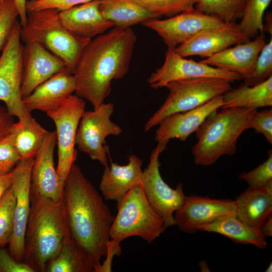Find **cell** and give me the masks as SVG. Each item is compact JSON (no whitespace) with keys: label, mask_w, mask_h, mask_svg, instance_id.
Here are the masks:
<instances>
[{"label":"cell","mask_w":272,"mask_h":272,"mask_svg":"<svg viewBox=\"0 0 272 272\" xmlns=\"http://www.w3.org/2000/svg\"><path fill=\"white\" fill-rule=\"evenodd\" d=\"M61 201L69 238L81 259L85 272H93L106 255L114 217L75 163L65 181Z\"/></svg>","instance_id":"1"},{"label":"cell","mask_w":272,"mask_h":272,"mask_svg":"<svg viewBox=\"0 0 272 272\" xmlns=\"http://www.w3.org/2000/svg\"><path fill=\"white\" fill-rule=\"evenodd\" d=\"M137 36L130 28H114L91 39L83 50L73 75L77 96L94 108L104 103L111 81L127 73Z\"/></svg>","instance_id":"2"},{"label":"cell","mask_w":272,"mask_h":272,"mask_svg":"<svg viewBox=\"0 0 272 272\" xmlns=\"http://www.w3.org/2000/svg\"><path fill=\"white\" fill-rule=\"evenodd\" d=\"M67 232L62 201L30 189V211L24 238L23 262L34 272H45L58 254Z\"/></svg>","instance_id":"3"},{"label":"cell","mask_w":272,"mask_h":272,"mask_svg":"<svg viewBox=\"0 0 272 272\" xmlns=\"http://www.w3.org/2000/svg\"><path fill=\"white\" fill-rule=\"evenodd\" d=\"M255 108L229 107L211 113L195 131L192 154L197 165L209 166L223 155L235 154L239 136L247 129Z\"/></svg>","instance_id":"4"},{"label":"cell","mask_w":272,"mask_h":272,"mask_svg":"<svg viewBox=\"0 0 272 272\" xmlns=\"http://www.w3.org/2000/svg\"><path fill=\"white\" fill-rule=\"evenodd\" d=\"M59 11L46 9L27 13L26 25L20 30L25 43L36 42L60 58L66 70L73 74L81 54L92 39L78 37L69 33L58 17Z\"/></svg>","instance_id":"5"},{"label":"cell","mask_w":272,"mask_h":272,"mask_svg":"<svg viewBox=\"0 0 272 272\" xmlns=\"http://www.w3.org/2000/svg\"><path fill=\"white\" fill-rule=\"evenodd\" d=\"M116 208L109 232L110 239L115 242L137 236L151 243L167 229L148 202L141 182L117 202Z\"/></svg>","instance_id":"6"},{"label":"cell","mask_w":272,"mask_h":272,"mask_svg":"<svg viewBox=\"0 0 272 272\" xmlns=\"http://www.w3.org/2000/svg\"><path fill=\"white\" fill-rule=\"evenodd\" d=\"M230 82L221 78L203 77L175 80L166 84L169 94L162 106L144 126L149 131L168 116L196 108L232 89Z\"/></svg>","instance_id":"7"},{"label":"cell","mask_w":272,"mask_h":272,"mask_svg":"<svg viewBox=\"0 0 272 272\" xmlns=\"http://www.w3.org/2000/svg\"><path fill=\"white\" fill-rule=\"evenodd\" d=\"M21 28L17 21L0 56V101L5 103L11 115L24 120L32 115L24 107L21 95Z\"/></svg>","instance_id":"8"},{"label":"cell","mask_w":272,"mask_h":272,"mask_svg":"<svg viewBox=\"0 0 272 272\" xmlns=\"http://www.w3.org/2000/svg\"><path fill=\"white\" fill-rule=\"evenodd\" d=\"M85 106L83 99L71 95L59 107L46 113L55 125L58 154L56 171L63 183L77 158L76 134Z\"/></svg>","instance_id":"9"},{"label":"cell","mask_w":272,"mask_h":272,"mask_svg":"<svg viewBox=\"0 0 272 272\" xmlns=\"http://www.w3.org/2000/svg\"><path fill=\"white\" fill-rule=\"evenodd\" d=\"M168 142L158 143L150 156L148 167L143 171L141 182L151 206L161 218L166 228L175 225V212L182 205L186 196L182 183L171 188L163 179L159 171L160 154Z\"/></svg>","instance_id":"10"},{"label":"cell","mask_w":272,"mask_h":272,"mask_svg":"<svg viewBox=\"0 0 272 272\" xmlns=\"http://www.w3.org/2000/svg\"><path fill=\"white\" fill-rule=\"evenodd\" d=\"M114 104L102 103L93 111H85L78 127L76 145L81 152L93 160L107 166L105 139L109 135H118L121 127L110 120Z\"/></svg>","instance_id":"11"},{"label":"cell","mask_w":272,"mask_h":272,"mask_svg":"<svg viewBox=\"0 0 272 272\" xmlns=\"http://www.w3.org/2000/svg\"><path fill=\"white\" fill-rule=\"evenodd\" d=\"M225 23L218 18L195 9L165 20H151L142 24L155 31L168 48L174 49L199 32Z\"/></svg>","instance_id":"12"},{"label":"cell","mask_w":272,"mask_h":272,"mask_svg":"<svg viewBox=\"0 0 272 272\" xmlns=\"http://www.w3.org/2000/svg\"><path fill=\"white\" fill-rule=\"evenodd\" d=\"M236 210L235 200L191 195L185 196L174 217L180 231L194 234L200 226L223 217L236 216Z\"/></svg>","instance_id":"13"},{"label":"cell","mask_w":272,"mask_h":272,"mask_svg":"<svg viewBox=\"0 0 272 272\" xmlns=\"http://www.w3.org/2000/svg\"><path fill=\"white\" fill-rule=\"evenodd\" d=\"M203 77L221 78L230 83L242 79L237 73L220 70L201 61L185 59L174 49L168 48L164 64L151 74L148 83L151 88L158 89L173 81Z\"/></svg>","instance_id":"14"},{"label":"cell","mask_w":272,"mask_h":272,"mask_svg":"<svg viewBox=\"0 0 272 272\" xmlns=\"http://www.w3.org/2000/svg\"><path fill=\"white\" fill-rule=\"evenodd\" d=\"M34 158L21 160L14 168L12 187L15 196L14 229L9 251L17 261L23 262L24 238L30 211L31 174Z\"/></svg>","instance_id":"15"},{"label":"cell","mask_w":272,"mask_h":272,"mask_svg":"<svg viewBox=\"0 0 272 272\" xmlns=\"http://www.w3.org/2000/svg\"><path fill=\"white\" fill-rule=\"evenodd\" d=\"M25 44L21 52L22 98L55 74L66 70L60 58L39 43Z\"/></svg>","instance_id":"16"},{"label":"cell","mask_w":272,"mask_h":272,"mask_svg":"<svg viewBox=\"0 0 272 272\" xmlns=\"http://www.w3.org/2000/svg\"><path fill=\"white\" fill-rule=\"evenodd\" d=\"M250 40L236 22L225 23L199 32L174 50L183 57L198 55L207 58L230 46Z\"/></svg>","instance_id":"17"},{"label":"cell","mask_w":272,"mask_h":272,"mask_svg":"<svg viewBox=\"0 0 272 272\" xmlns=\"http://www.w3.org/2000/svg\"><path fill=\"white\" fill-rule=\"evenodd\" d=\"M55 131H49L34 158L30 189L55 202L61 201L64 183L59 179L53 162Z\"/></svg>","instance_id":"18"},{"label":"cell","mask_w":272,"mask_h":272,"mask_svg":"<svg viewBox=\"0 0 272 272\" xmlns=\"http://www.w3.org/2000/svg\"><path fill=\"white\" fill-rule=\"evenodd\" d=\"M264 33L254 40L228 47L200 61L214 67L239 74L244 82L252 75L257 58L265 44Z\"/></svg>","instance_id":"19"},{"label":"cell","mask_w":272,"mask_h":272,"mask_svg":"<svg viewBox=\"0 0 272 272\" xmlns=\"http://www.w3.org/2000/svg\"><path fill=\"white\" fill-rule=\"evenodd\" d=\"M223 103V95H219L196 108L168 116L158 125L155 140L158 143L169 142L171 139L177 138L185 141L211 113L222 107Z\"/></svg>","instance_id":"20"},{"label":"cell","mask_w":272,"mask_h":272,"mask_svg":"<svg viewBox=\"0 0 272 272\" xmlns=\"http://www.w3.org/2000/svg\"><path fill=\"white\" fill-rule=\"evenodd\" d=\"M99 0H94L59 11V19L63 27L78 37L92 39L114 27L105 19L99 9Z\"/></svg>","instance_id":"21"},{"label":"cell","mask_w":272,"mask_h":272,"mask_svg":"<svg viewBox=\"0 0 272 272\" xmlns=\"http://www.w3.org/2000/svg\"><path fill=\"white\" fill-rule=\"evenodd\" d=\"M75 90L73 74L64 70L38 86L22 98V102L29 113L34 110L46 113L59 107Z\"/></svg>","instance_id":"22"},{"label":"cell","mask_w":272,"mask_h":272,"mask_svg":"<svg viewBox=\"0 0 272 272\" xmlns=\"http://www.w3.org/2000/svg\"><path fill=\"white\" fill-rule=\"evenodd\" d=\"M128 159L125 165L111 163L104 167L99 188L105 199L117 202L141 182L142 160L135 155H129Z\"/></svg>","instance_id":"23"},{"label":"cell","mask_w":272,"mask_h":272,"mask_svg":"<svg viewBox=\"0 0 272 272\" xmlns=\"http://www.w3.org/2000/svg\"><path fill=\"white\" fill-rule=\"evenodd\" d=\"M235 201L236 217L260 231L264 221L272 215V180L262 187H248Z\"/></svg>","instance_id":"24"},{"label":"cell","mask_w":272,"mask_h":272,"mask_svg":"<svg viewBox=\"0 0 272 272\" xmlns=\"http://www.w3.org/2000/svg\"><path fill=\"white\" fill-rule=\"evenodd\" d=\"M99 2L102 16L115 27L130 28L134 25L159 18L135 0H99Z\"/></svg>","instance_id":"25"},{"label":"cell","mask_w":272,"mask_h":272,"mask_svg":"<svg viewBox=\"0 0 272 272\" xmlns=\"http://www.w3.org/2000/svg\"><path fill=\"white\" fill-rule=\"evenodd\" d=\"M198 231L216 233L228 238L236 244L252 245L260 249H264L267 242L260 231L238 219L236 216H228L200 226Z\"/></svg>","instance_id":"26"},{"label":"cell","mask_w":272,"mask_h":272,"mask_svg":"<svg viewBox=\"0 0 272 272\" xmlns=\"http://www.w3.org/2000/svg\"><path fill=\"white\" fill-rule=\"evenodd\" d=\"M221 108L244 107L257 109L272 105V76L263 82L248 86L241 84L223 95Z\"/></svg>","instance_id":"27"},{"label":"cell","mask_w":272,"mask_h":272,"mask_svg":"<svg viewBox=\"0 0 272 272\" xmlns=\"http://www.w3.org/2000/svg\"><path fill=\"white\" fill-rule=\"evenodd\" d=\"M49 132L32 117L14 123L11 132L21 159L34 158Z\"/></svg>","instance_id":"28"},{"label":"cell","mask_w":272,"mask_h":272,"mask_svg":"<svg viewBox=\"0 0 272 272\" xmlns=\"http://www.w3.org/2000/svg\"><path fill=\"white\" fill-rule=\"evenodd\" d=\"M247 0H198L194 9L218 18L224 23L242 18Z\"/></svg>","instance_id":"29"},{"label":"cell","mask_w":272,"mask_h":272,"mask_svg":"<svg viewBox=\"0 0 272 272\" xmlns=\"http://www.w3.org/2000/svg\"><path fill=\"white\" fill-rule=\"evenodd\" d=\"M271 0H247L241 22L242 31L249 38L255 37L263 31V15Z\"/></svg>","instance_id":"30"},{"label":"cell","mask_w":272,"mask_h":272,"mask_svg":"<svg viewBox=\"0 0 272 272\" xmlns=\"http://www.w3.org/2000/svg\"><path fill=\"white\" fill-rule=\"evenodd\" d=\"M45 272H85L81 259L67 234L59 251L47 264Z\"/></svg>","instance_id":"31"},{"label":"cell","mask_w":272,"mask_h":272,"mask_svg":"<svg viewBox=\"0 0 272 272\" xmlns=\"http://www.w3.org/2000/svg\"><path fill=\"white\" fill-rule=\"evenodd\" d=\"M158 16L172 17L194 9L198 0H135Z\"/></svg>","instance_id":"32"},{"label":"cell","mask_w":272,"mask_h":272,"mask_svg":"<svg viewBox=\"0 0 272 272\" xmlns=\"http://www.w3.org/2000/svg\"><path fill=\"white\" fill-rule=\"evenodd\" d=\"M15 196L12 185L0 200V245L10 242L13 233Z\"/></svg>","instance_id":"33"},{"label":"cell","mask_w":272,"mask_h":272,"mask_svg":"<svg viewBox=\"0 0 272 272\" xmlns=\"http://www.w3.org/2000/svg\"><path fill=\"white\" fill-rule=\"evenodd\" d=\"M272 76V37L262 48L250 77L244 83L248 86L260 84Z\"/></svg>","instance_id":"34"},{"label":"cell","mask_w":272,"mask_h":272,"mask_svg":"<svg viewBox=\"0 0 272 272\" xmlns=\"http://www.w3.org/2000/svg\"><path fill=\"white\" fill-rule=\"evenodd\" d=\"M19 16L15 0H0V52L5 47Z\"/></svg>","instance_id":"35"},{"label":"cell","mask_w":272,"mask_h":272,"mask_svg":"<svg viewBox=\"0 0 272 272\" xmlns=\"http://www.w3.org/2000/svg\"><path fill=\"white\" fill-rule=\"evenodd\" d=\"M268 158L261 164L252 170L241 172L239 179L246 182L251 187H259L264 186L272 180V151L267 152Z\"/></svg>","instance_id":"36"},{"label":"cell","mask_w":272,"mask_h":272,"mask_svg":"<svg viewBox=\"0 0 272 272\" xmlns=\"http://www.w3.org/2000/svg\"><path fill=\"white\" fill-rule=\"evenodd\" d=\"M21 160L10 132L0 140V172H11Z\"/></svg>","instance_id":"37"},{"label":"cell","mask_w":272,"mask_h":272,"mask_svg":"<svg viewBox=\"0 0 272 272\" xmlns=\"http://www.w3.org/2000/svg\"><path fill=\"white\" fill-rule=\"evenodd\" d=\"M248 128L262 134L266 141L272 144V108L256 111L251 117Z\"/></svg>","instance_id":"38"},{"label":"cell","mask_w":272,"mask_h":272,"mask_svg":"<svg viewBox=\"0 0 272 272\" xmlns=\"http://www.w3.org/2000/svg\"><path fill=\"white\" fill-rule=\"evenodd\" d=\"M94 0H28L26 3L27 13L46 9H55L59 11Z\"/></svg>","instance_id":"39"},{"label":"cell","mask_w":272,"mask_h":272,"mask_svg":"<svg viewBox=\"0 0 272 272\" xmlns=\"http://www.w3.org/2000/svg\"><path fill=\"white\" fill-rule=\"evenodd\" d=\"M0 272H34L23 262L14 258L9 251L0 245Z\"/></svg>","instance_id":"40"},{"label":"cell","mask_w":272,"mask_h":272,"mask_svg":"<svg viewBox=\"0 0 272 272\" xmlns=\"http://www.w3.org/2000/svg\"><path fill=\"white\" fill-rule=\"evenodd\" d=\"M121 249L120 243L110 239L107 243L106 259L102 264H99L93 269V272H111L112 261L114 255L119 256Z\"/></svg>","instance_id":"41"},{"label":"cell","mask_w":272,"mask_h":272,"mask_svg":"<svg viewBox=\"0 0 272 272\" xmlns=\"http://www.w3.org/2000/svg\"><path fill=\"white\" fill-rule=\"evenodd\" d=\"M14 123L13 116L8 112L6 108L0 106V140L11 132Z\"/></svg>","instance_id":"42"},{"label":"cell","mask_w":272,"mask_h":272,"mask_svg":"<svg viewBox=\"0 0 272 272\" xmlns=\"http://www.w3.org/2000/svg\"><path fill=\"white\" fill-rule=\"evenodd\" d=\"M14 177V169L9 173L0 172V200L6 191L12 185Z\"/></svg>","instance_id":"43"},{"label":"cell","mask_w":272,"mask_h":272,"mask_svg":"<svg viewBox=\"0 0 272 272\" xmlns=\"http://www.w3.org/2000/svg\"><path fill=\"white\" fill-rule=\"evenodd\" d=\"M15 2L19 12L21 27H24L27 21V13L26 10L27 0H15Z\"/></svg>","instance_id":"44"},{"label":"cell","mask_w":272,"mask_h":272,"mask_svg":"<svg viewBox=\"0 0 272 272\" xmlns=\"http://www.w3.org/2000/svg\"><path fill=\"white\" fill-rule=\"evenodd\" d=\"M260 232L265 237H272V215L264 221L260 228Z\"/></svg>","instance_id":"45"},{"label":"cell","mask_w":272,"mask_h":272,"mask_svg":"<svg viewBox=\"0 0 272 272\" xmlns=\"http://www.w3.org/2000/svg\"><path fill=\"white\" fill-rule=\"evenodd\" d=\"M265 22L263 24V31L272 35V14L271 12H267L264 18Z\"/></svg>","instance_id":"46"},{"label":"cell","mask_w":272,"mask_h":272,"mask_svg":"<svg viewBox=\"0 0 272 272\" xmlns=\"http://www.w3.org/2000/svg\"><path fill=\"white\" fill-rule=\"evenodd\" d=\"M199 266L200 268L201 271H210L209 270V268L208 267V265L207 264L206 261H201L199 262Z\"/></svg>","instance_id":"47"},{"label":"cell","mask_w":272,"mask_h":272,"mask_svg":"<svg viewBox=\"0 0 272 272\" xmlns=\"http://www.w3.org/2000/svg\"><path fill=\"white\" fill-rule=\"evenodd\" d=\"M272 271V263L270 262L267 268L265 270V272H271Z\"/></svg>","instance_id":"48"}]
</instances>
